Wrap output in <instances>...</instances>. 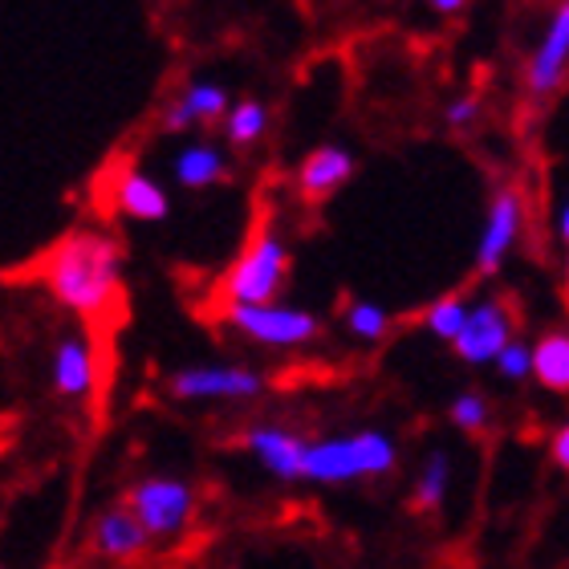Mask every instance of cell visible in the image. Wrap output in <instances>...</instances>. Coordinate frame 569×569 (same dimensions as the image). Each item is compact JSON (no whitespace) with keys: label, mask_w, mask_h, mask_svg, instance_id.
<instances>
[{"label":"cell","mask_w":569,"mask_h":569,"mask_svg":"<svg viewBox=\"0 0 569 569\" xmlns=\"http://www.w3.org/2000/svg\"><path fill=\"white\" fill-rule=\"evenodd\" d=\"M98 350L86 333H66L58 346H53V358H49V379H53V391L66 395V399H90L98 391Z\"/></svg>","instance_id":"cell-12"},{"label":"cell","mask_w":569,"mask_h":569,"mask_svg":"<svg viewBox=\"0 0 569 569\" xmlns=\"http://www.w3.org/2000/svg\"><path fill=\"white\" fill-rule=\"evenodd\" d=\"M355 176V151L342 142H321L297 163V191L306 200H326L338 188H346Z\"/></svg>","instance_id":"cell-14"},{"label":"cell","mask_w":569,"mask_h":569,"mask_svg":"<svg viewBox=\"0 0 569 569\" xmlns=\"http://www.w3.org/2000/svg\"><path fill=\"white\" fill-rule=\"evenodd\" d=\"M90 546L107 561H139L154 541L127 505H114V509L98 512L94 529H90Z\"/></svg>","instance_id":"cell-13"},{"label":"cell","mask_w":569,"mask_h":569,"mask_svg":"<svg viewBox=\"0 0 569 569\" xmlns=\"http://www.w3.org/2000/svg\"><path fill=\"white\" fill-rule=\"evenodd\" d=\"M549 460H553L558 472L569 476V419L553 431V436H549Z\"/></svg>","instance_id":"cell-26"},{"label":"cell","mask_w":569,"mask_h":569,"mask_svg":"<svg viewBox=\"0 0 569 569\" xmlns=\"http://www.w3.org/2000/svg\"><path fill=\"white\" fill-rule=\"evenodd\" d=\"M448 488H451V456L448 451H431L419 468L416 485H411V505L419 512H436L443 500H448Z\"/></svg>","instance_id":"cell-17"},{"label":"cell","mask_w":569,"mask_h":569,"mask_svg":"<svg viewBox=\"0 0 569 569\" xmlns=\"http://www.w3.org/2000/svg\"><path fill=\"white\" fill-rule=\"evenodd\" d=\"M167 395L179 403H249L264 395V375L240 362H191L167 379Z\"/></svg>","instance_id":"cell-6"},{"label":"cell","mask_w":569,"mask_h":569,"mask_svg":"<svg viewBox=\"0 0 569 569\" xmlns=\"http://www.w3.org/2000/svg\"><path fill=\"white\" fill-rule=\"evenodd\" d=\"M244 448L257 463H261L264 472L273 476V480H284V485H293V480H306V451L309 443L297 431L281 423H252L244 431Z\"/></svg>","instance_id":"cell-11"},{"label":"cell","mask_w":569,"mask_h":569,"mask_svg":"<svg viewBox=\"0 0 569 569\" xmlns=\"http://www.w3.org/2000/svg\"><path fill=\"white\" fill-rule=\"evenodd\" d=\"M49 297L82 321H107L122 297V249L98 228H73L41 257Z\"/></svg>","instance_id":"cell-1"},{"label":"cell","mask_w":569,"mask_h":569,"mask_svg":"<svg viewBox=\"0 0 569 569\" xmlns=\"http://www.w3.org/2000/svg\"><path fill=\"white\" fill-rule=\"evenodd\" d=\"M497 370H500V379H509V382L533 379V342L512 338V342L505 346V355L497 358Z\"/></svg>","instance_id":"cell-23"},{"label":"cell","mask_w":569,"mask_h":569,"mask_svg":"<svg viewBox=\"0 0 569 569\" xmlns=\"http://www.w3.org/2000/svg\"><path fill=\"white\" fill-rule=\"evenodd\" d=\"M517 338V318L505 297H480L472 301V313H468V326L456 338V358L468 362V367H497V358L505 355V346Z\"/></svg>","instance_id":"cell-8"},{"label":"cell","mask_w":569,"mask_h":569,"mask_svg":"<svg viewBox=\"0 0 569 569\" xmlns=\"http://www.w3.org/2000/svg\"><path fill=\"white\" fill-rule=\"evenodd\" d=\"M448 419L463 436H480V431H488V423H492V403H488L480 391H460L448 403Z\"/></svg>","instance_id":"cell-22"},{"label":"cell","mask_w":569,"mask_h":569,"mask_svg":"<svg viewBox=\"0 0 569 569\" xmlns=\"http://www.w3.org/2000/svg\"><path fill=\"white\" fill-rule=\"evenodd\" d=\"M561 277H566V289H569V257H566V273H561Z\"/></svg>","instance_id":"cell-29"},{"label":"cell","mask_w":569,"mask_h":569,"mask_svg":"<svg viewBox=\"0 0 569 569\" xmlns=\"http://www.w3.org/2000/svg\"><path fill=\"white\" fill-rule=\"evenodd\" d=\"M476 119H480V102L476 98H451L448 110H443V122H448L451 131H468Z\"/></svg>","instance_id":"cell-24"},{"label":"cell","mask_w":569,"mask_h":569,"mask_svg":"<svg viewBox=\"0 0 569 569\" xmlns=\"http://www.w3.org/2000/svg\"><path fill=\"white\" fill-rule=\"evenodd\" d=\"M468 313H472V301H468V297L443 293L423 309V330L431 333L436 342L456 346V338H460L463 326H468Z\"/></svg>","instance_id":"cell-18"},{"label":"cell","mask_w":569,"mask_h":569,"mask_svg":"<svg viewBox=\"0 0 569 569\" xmlns=\"http://www.w3.org/2000/svg\"><path fill=\"white\" fill-rule=\"evenodd\" d=\"M107 208L110 212L127 216V220H139V224H159L171 212V196L154 176H147L142 167L131 163H114L107 167Z\"/></svg>","instance_id":"cell-9"},{"label":"cell","mask_w":569,"mask_h":569,"mask_svg":"<svg viewBox=\"0 0 569 569\" xmlns=\"http://www.w3.org/2000/svg\"><path fill=\"white\" fill-rule=\"evenodd\" d=\"M289 264L293 257L277 228L252 232L249 244L237 252V261L228 264L224 281H220L224 306H273L289 281Z\"/></svg>","instance_id":"cell-3"},{"label":"cell","mask_w":569,"mask_h":569,"mask_svg":"<svg viewBox=\"0 0 569 569\" xmlns=\"http://www.w3.org/2000/svg\"><path fill=\"white\" fill-rule=\"evenodd\" d=\"M569 78V0L549 12L533 53L525 61V90L533 98L558 94Z\"/></svg>","instance_id":"cell-10"},{"label":"cell","mask_w":569,"mask_h":569,"mask_svg":"<svg viewBox=\"0 0 569 569\" xmlns=\"http://www.w3.org/2000/svg\"><path fill=\"white\" fill-rule=\"evenodd\" d=\"M525 216H529V200H525L521 188H500L488 203L485 228H480V240H476V273L480 277H497L505 269V261L512 257V249L521 244L525 237Z\"/></svg>","instance_id":"cell-7"},{"label":"cell","mask_w":569,"mask_h":569,"mask_svg":"<svg viewBox=\"0 0 569 569\" xmlns=\"http://www.w3.org/2000/svg\"><path fill=\"white\" fill-rule=\"evenodd\" d=\"M220 309H224V321L240 338L269 346V350H297V346H309L321 338V318L301 306L273 301V306H220Z\"/></svg>","instance_id":"cell-5"},{"label":"cell","mask_w":569,"mask_h":569,"mask_svg":"<svg viewBox=\"0 0 569 569\" xmlns=\"http://www.w3.org/2000/svg\"><path fill=\"white\" fill-rule=\"evenodd\" d=\"M127 509L139 517L151 541L171 546L188 533L191 517H196V488L179 476H142L127 488Z\"/></svg>","instance_id":"cell-4"},{"label":"cell","mask_w":569,"mask_h":569,"mask_svg":"<svg viewBox=\"0 0 569 569\" xmlns=\"http://www.w3.org/2000/svg\"><path fill=\"white\" fill-rule=\"evenodd\" d=\"M342 326L350 338H358V342H382L387 333H391L395 318H391V309L382 306V301H370V297H355L350 306L342 309Z\"/></svg>","instance_id":"cell-19"},{"label":"cell","mask_w":569,"mask_h":569,"mask_svg":"<svg viewBox=\"0 0 569 569\" xmlns=\"http://www.w3.org/2000/svg\"><path fill=\"white\" fill-rule=\"evenodd\" d=\"M171 176L179 188L188 191H208L228 179V151L220 142H183L171 154Z\"/></svg>","instance_id":"cell-15"},{"label":"cell","mask_w":569,"mask_h":569,"mask_svg":"<svg viewBox=\"0 0 569 569\" xmlns=\"http://www.w3.org/2000/svg\"><path fill=\"white\" fill-rule=\"evenodd\" d=\"M264 131H269V107L261 98H240L232 114L224 119V139L232 147H252V142L264 139Z\"/></svg>","instance_id":"cell-21"},{"label":"cell","mask_w":569,"mask_h":569,"mask_svg":"<svg viewBox=\"0 0 569 569\" xmlns=\"http://www.w3.org/2000/svg\"><path fill=\"white\" fill-rule=\"evenodd\" d=\"M553 240H558L569 257V196H561L558 208H553Z\"/></svg>","instance_id":"cell-27"},{"label":"cell","mask_w":569,"mask_h":569,"mask_svg":"<svg viewBox=\"0 0 569 569\" xmlns=\"http://www.w3.org/2000/svg\"><path fill=\"white\" fill-rule=\"evenodd\" d=\"M179 102H183V110L196 119V127L224 122L228 114H232V107H237L220 82H188L183 90H179Z\"/></svg>","instance_id":"cell-20"},{"label":"cell","mask_w":569,"mask_h":569,"mask_svg":"<svg viewBox=\"0 0 569 569\" xmlns=\"http://www.w3.org/2000/svg\"><path fill=\"white\" fill-rule=\"evenodd\" d=\"M431 9L443 12V17H456V12H463V0H436Z\"/></svg>","instance_id":"cell-28"},{"label":"cell","mask_w":569,"mask_h":569,"mask_svg":"<svg viewBox=\"0 0 569 569\" xmlns=\"http://www.w3.org/2000/svg\"><path fill=\"white\" fill-rule=\"evenodd\" d=\"M159 131L163 134H188L196 131V119H191L188 110H183V102L179 98H171L163 107V114H159Z\"/></svg>","instance_id":"cell-25"},{"label":"cell","mask_w":569,"mask_h":569,"mask_svg":"<svg viewBox=\"0 0 569 569\" xmlns=\"http://www.w3.org/2000/svg\"><path fill=\"white\" fill-rule=\"evenodd\" d=\"M395 468H399V443L382 427H358L346 436L313 439L306 451V480L326 488L382 480Z\"/></svg>","instance_id":"cell-2"},{"label":"cell","mask_w":569,"mask_h":569,"mask_svg":"<svg viewBox=\"0 0 569 569\" xmlns=\"http://www.w3.org/2000/svg\"><path fill=\"white\" fill-rule=\"evenodd\" d=\"M533 382L549 395H569V326L546 330L533 342Z\"/></svg>","instance_id":"cell-16"}]
</instances>
